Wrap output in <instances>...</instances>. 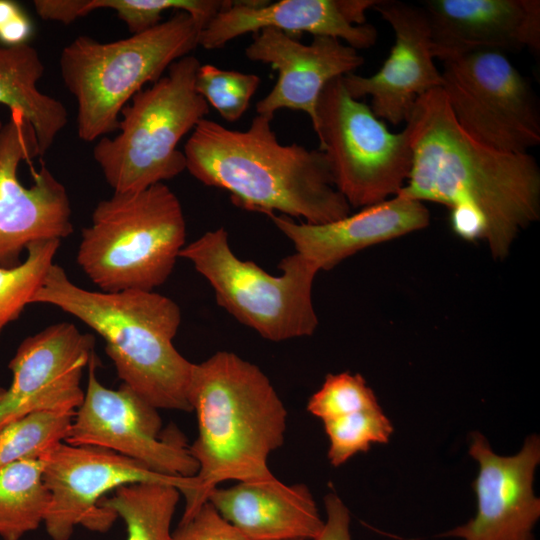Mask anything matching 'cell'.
I'll list each match as a JSON object with an SVG mask.
<instances>
[{
  "instance_id": "6da1fadb",
  "label": "cell",
  "mask_w": 540,
  "mask_h": 540,
  "mask_svg": "<svg viewBox=\"0 0 540 540\" xmlns=\"http://www.w3.org/2000/svg\"><path fill=\"white\" fill-rule=\"evenodd\" d=\"M412 149L398 195L452 208L468 205L485 217V242L503 260L522 229L540 217V169L528 154L492 149L469 136L441 88L420 96L405 121Z\"/></svg>"
},
{
  "instance_id": "7a4b0ae2",
  "label": "cell",
  "mask_w": 540,
  "mask_h": 540,
  "mask_svg": "<svg viewBox=\"0 0 540 540\" xmlns=\"http://www.w3.org/2000/svg\"><path fill=\"white\" fill-rule=\"evenodd\" d=\"M273 118L256 115L246 130L202 119L184 145L186 170L204 185L227 191L234 205L269 217L318 225L348 216L319 149L281 144Z\"/></svg>"
},
{
  "instance_id": "3957f363",
  "label": "cell",
  "mask_w": 540,
  "mask_h": 540,
  "mask_svg": "<svg viewBox=\"0 0 540 540\" xmlns=\"http://www.w3.org/2000/svg\"><path fill=\"white\" fill-rule=\"evenodd\" d=\"M188 399L197 417L198 435L189 451L198 471L180 522L192 517L223 482L275 477L268 458L284 443L288 416L265 373L229 351L193 363Z\"/></svg>"
},
{
  "instance_id": "277c9868",
  "label": "cell",
  "mask_w": 540,
  "mask_h": 540,
  "mask_svg": "<svg viewBox=\"0 0 540 540\" xmlns=\"http://www.w3.org/2000/svg\"><path fill=\"white\" fill-rule=\"evenodd\" d=\"M31 303L53 305L98 333L122 383L150 405L192 411L193 363L173 344L181 310L172 299L154 291H90L53 264Z\"/></svg>"
},
{
  "instance_id": "5b68a950",
  "label": "cell",
  "mask_w": 540,
  "mask_h": 540,
  "mask_svg": "<svg viewBox=\"0 0 540 540\" xmlns=\"http://www.w3.org/2000/svg\"><path fill=\"white\" fill-rule=\"evenodd\" d=\"M204 24L184 11L125 39L78 36L60 54L65 87L77 102V134L92 142L117 130L122 109L147 83L199 46Z\"/></svg>"
},
{
  "instance_id": "8992f818",
  "label": "cell",
  "mask_w": 540,
  "mask_h": 540,
  "mask_svg": "<svg viewBox=\"0 0 540 540\" xmlns=\"http://www.w3.org/2000/svg\"><path fill=\"white\" fill-rule=\"evenodd\" d=\"M185 239L181 203L158 183L100 201L82 229L76 260L103 292L153 291L171 275Z\"/></svg>"
},
{
  "instance_id": "52a82bcc",
  "label": "cell",
  "mask_w": 540,
  "mask_h": 540,
  "mask_svg": "<svg viewBox=\"0 0 540 540\" xmlns=\"http://www.w3.org/2000/svg\"><path fill=\"white\" fill-rule=\"evenodd\" d=\"M200 65L193 55L172 63L122 109L117 135L95 144L93 158L114 192L141 191L186 170L178 144L209 113L195 88Z\"/></svg>"
},
{
  "instance_id": "ba28073f",
  "label": "cell",
  "mask_w": 540,
  "mask_h": 540,
  "mask_svg": "<svg viewBox=\"0 0 540 540\" xmlns=\"http://www.w3.org/2000/svg\"><path fill=\"white\" fill-rule=\"evenodd\" d=\"M179 257L209 282L219 306L261 337L280 342L315 332L312 289L318 271L298 253L281 260L280 275H271L238 258L220 227L185 245Z\"/></svg>"
},
{
  "instance_id": "9c48e42d",
  "label": "cell",
  "mask_w": 540,
  "mask_h": 540,
  "mask_svg": "<svg viewBox=\"0 0 540 540\" xmlns=\"http://www.w3.org/2000/svg\"><path fill=\"white\" fill-rule=\"evenodd\" d=\"M316 111L318 149L350 207L364 208L397 195L412 165L407 130L389 131L371 107L349 95L342 76L324 87Z\"/></svg>"
},
{
  "instance_id": "30bf717a",
  "label": "cell",
  "mask_w": 540,
  "mask_h": 540,
  "mask_svg": "<svg viewBox=\"0 0 540 540\" xmlns=\"http://www.w3.org/2000/svg\"><path fill=\"white\" fill-rule=\"evenodd\" d=\"M442 62L441 89L469 136L507 153H528L539 145L535 93L504 53L474 51Z\"/></svg>"
},
{
  "instance_id": "8fae6325",
  "label": "cell",
  "mask_w": 540,
  "mask_h": 540,
  "mask_svg": "<svg viewBox=\"0 0 540 540\" xmlns=\"http://www.w3.org/2000/svg\"><path fill=\"white\" fill-rule=\"evenodd\" d=\"M50 504L43 524L51 540H69L78 525L102 530L114 515L99 507L108 492L131 483H163L188 498L195 477H174L152 471L117 452L90 445L60 442L41 458Z\"/></svg>"
},
{
  "instance_id": "7c38bea8",
  "label": "cell",
  "mask_w": 540,
  "mask_h": 540,
  "mask_svg": "<svg viewBox=\"0 0 540 540\" xmlns=\"http://www.w3.org/2000/svg\"><path fill=\"white\" fill-rule=\"evenodd\" d=\"M64 442L108 449L163 475L187 478L198 471L180 431L171 426L162 432L158 409L123 383L113 390L98 380L95 353L88 364L83 402Z\"/></svg>"
},
{
  "instance_id": "4fadbf2b",
  "label": "cell",
  "mask_w": 540,
  "mask_h": 540,
  "mask_svg": "<svg viewBox=\"0 0 540 540\" xmlns=\"http://www.w3.org/2000/svg\"><path fill=\"white\" fill-rule=\"evenodd\" d=\"M40 156L35 132L16 111L0 129V266L17 265L29 244L68 237L73 232L72 210L65 186L42 165L33 184L17 176L22 161Z\"/></svg>"
},
{
  "instance_id": "5bb4252c",
  "label": "cell",
  "mask_w": 540,
  "mask_h": 540,
  "mask_svg": "<svg viewBox=\"0 0 540 540\" xmlns=\"http://www.w3.org/2000/svg\"><path fill=\"white\" fill-rule=\"evenodd\" d=\"M95 338L60 322L27 337L9 363L12 381L0 388V426L29 413L75 412L83 402V370Z\"/></svg>"
},
{
  "instance_id": "9a60e30c",
  "label": "cell",
  "mask_w": 540,
  "mask_h": 540,
  "mask_svg": "<svg viewBox=\"0 0 540 540\" xmlns=\"http://www.w3.org/2000/svg\"><path fill=\"white\" fill-rule=\"evenodd\" d=\"M373 9L394 31L395 43L378 72L371 76L349 73L342 81L352 98L370 96L373 113L398 125L407 120L420 96L441 88V71L431 53L429 25L421 6L378 0Z\"/></svg>"
},
{
  "instance_id": "2e32d148",
  "label": "cell",
  "mask_w": 540,
  "mask_h": 540,
  "mask_svg": "<svg viewBox=\"0 0 540 540\" xmlns=\"http://www.w3.org/2000/svg\"><path fill=\"white\" fill-rule=\"evenodd\" d=\"M469 452L479 464L473 483L477 514L445 536L463 540H534L532 530L540 516V500L532 488L540 461L539 438L530 436L518 454L502 457L492 451L483 435L474 432Z\"/></svg>"
},
{
  "instance_id": "e0dca14e",
  "label": "cell",
  "mask_w": 540,
  "mask_h": 540,
  "mask_svg": "<svg viewBox=\"0 0 540 540\" xmlns=\"http://www.w3.org/2000/svg\"><path fill=\"white\" fill-rule=\"evenodd\" d=\"M378 0L232 1L201 30L199 46L212 50L249 32L277 29L290 36L307 32L337 38L356 50L375 45L377 29L366 11Z\"/></svg>"
},
{
  "instance_id": "ac0fdd59",
  "label": "cell",
  "mask_w": 540,
  "mask_h": 540,
  "mask_svg": "<svg viewBox=\"0 0 540 540\" xmlns=\"http://www.w3.org/2000/svg\"><path fill=\"white\" fill-rule=\"evenodd\" d=\"M245 56L278 71L269 93L256 104L258 115L273 118L282 109L305 112L317 127V103L333 79L353 73L364 63L358 50L329 36H313L304 44L277 29H263L245 49Z\"/></svg>"
},
{
  "instance_id": "d6986e66",
  "label": "cell",
  "mask_w": 540,
  "mask_h": 540,
  "mask_svg": "<svg viewBox=\"0 0 540 540\" xmlns=\"http://www.w3.org/2000/svg\"><path fill=\"white\" fill-rule=\"evenodd\" d=\"M421 7L434 59L540 49L539 0H427Z\"/></svg>"
},
{
  "instance_id": "ffe728a7",
  "label": "cell",
  "mask_w": 540,
  "mask_h": 540,
  "mask_svg": "<svg viewBox=\"0 0 540 540\" xmlns=\"http://www.w3.org/2000/svg\"><path fill=\"white\" fill-rule=\"evenodd\" d=\"M271 220L295 252L319 272L365 248L426 228L430 213L423 202L397 194L326 224L296 222L284 215H273Z\"/></svg>"
},
{
  "instance_id": "44dd1931",
  "label": "cell",
  "mask_w": 540,
  "mask_h": 540,
  "mask_svg": "<svg viewBox=\"0 0 540 540\" xmlns=\"http://www.w3.org/2000/svg\"><path fill=\"white\" fill-rule=\"evenodd\" d=\"M207 501L249 540H314L324 525L308 487L276 477L218 486Z\"/></svg>"
},
{
  "instance_id": "7402d4cb",
  "label": "cell",
  "mask_w": 540,
  "mask_h": 540,
  "mask_svg": "<svg viewBox=\"0 0 540 540\" xmlns=\"http://www.w3.org/2000/svg\"><path fill=\"white\" fill-rule=\"evenodd\" d=\"M44 65L28 43L0 46V104L19 112L32 126L43 156L68 122L64 104L38 88Z\"/></svg>"
},
{
  "instance_id": "603a6c76",
  "label": "cell",
  "mask_w": 540,
  "mask_h": 540,
  "mask_svg": "<svg viewBox=\"0 0 540 540\" xmlns=\"http://www.w3.org/2000/svg\"><path fill=\"white\" fill-rule=\"evenodd\" d=\"M229 0H36L34 8L43 20L70 24L97 9H111L131 34L146 31L162 21L166 11H184L206 25L230 6Z\"/></svg>"
},
{
  "instance_id": "cb8c5ba5",
  "label": "cell",
  "mask_w": 540,
  "mask_h": 540,
  "mask_svg": "<svg viewBox=\"0 0 540 540\" xmlns=\"http://www.w3.org/2000/svg\"><path fill=\"white\" fill-rule=\"evenodd\" d=\"M180 490L163 483H131L104 497L99 507L122 518L126 540H172L171 522Z\"/></svg>"
},
{
  "instance_id": "d4e9b609",
  "label": "cell",
  "mask_w": 540,
  "mask_h": 540,
  "mask_svg": "<svg viewBox=\"0 0 540 540\" xmlns=\"http://www.w3.org/2000/svg\"><path fill=\"white\" fill-rule=\"evenodd\" d=\"M50 494L41 459L12 463L0 470V539L20 540L43 524Z\"/></svg>"
},
{
  "instance_id": "484cf974",
  "label": "cell",
  "mask_w": 540,
  "mask_h": 540,
  "mask_svg": "<svg viewBox=\"0 0 540 540\" xmlns=\"http://www.w3.org/2000/svg\"><path fill=\"white\" fill-rule=\"evenodd\" d=\"M75 412L29 413L0 426V470L27 459H40L66 440Z\"/></svg>"
},
{
  "instance_id": "4316f807",
  "label": "cell",
  "mask_w": 540,
  "mask_h": 540,
  "mask_svg": "<svg viewBox=\"0 0 540 540\" xmlns=\"http://www.w3.org/2000/svg\"><path fill=\"white\" fill-rule=\"evenodd\" d=\"M59 239L32 242L26 248V259L15 266H0V334L15 320L40 289L54 264L60 246Z\"/></svg>"
},
{
  "instance_id": "83f0119b",
  "label": "cell",
  "mask_w": 540,
  "mask_h": 540,
  "mask_svg": "<svg viewBox=\"0 0 540 540\" xmlns=\"http://www.w3.org/2000/svg\"><path fill=\"white\" fill-rule=\"evenodd\" d=\"M329 438L328 459L340 466L373 443H386L393 427L381 408L359 411L323 422Z\"/></svg>"
},
{
  "instance_id": "f1b7e54d",
  "label": "cell",
  "mask_w": 540,
  "mask_h": 540,
  "mask_svg": "<svg viewBox=\"0 0 540 540\" xmlns=\"http://www.w3.org/2000/svg\"><path fill=\"white\" fill-rule=\"evenodd\" d=\"M260 82L256 74L204 64L197 71L195 88L223 119L234 122L247 111Z\"/></svg>"
},
{
  "instance_id": "f546056e",
  "label": "cell",
  "mask_w": 540,
  "mask_h": 540,
  "mask_svg": "<svg viewBox=\"0 0 540 540\" xmlns=\"http://www.w3.org/2000/svg\"><path fill=\"white\" fill-rule=\"evenodd\" d=\"M377 398L360 374H328L308 400L307 410L322 422L351 413L379 408Z\"/></svg>"
},
{
  "instance_id": "4dcf8cb0",
  "label": "cell",
  "mask_w": 540,
  "mask_h": 540,
  "mask_svg": "<svg viewBox=\"0 0 540 540\" xmlns=\"http://www.w3.org/2000/svg\"><path fill=\"white\" fill-rule=\"evenodd\" d=\"M172 540H249L206 501L188 520L180 522Z\"/></svg>"
},
{
  "instance_id": "1f68e13d",
  "label": "cell",
  "mask_w": 540,
  "mask_h": 540,
  "mask_svg": "<svg viewBox=\"0 0 540 540\" xmlns=\"http://www.w3.org/2000/svg\"><path fill=\"white\" fill-rule=\"evenodd\" d=\"M326 520L319 535L314 540H351L350 513L335 493L324 498Z\"/></svg>"
},
{
  "instance_id": "d6a6232c",
  "label": "cell",
  "mask_w": 540,
  "mask_h": 540,
  "mask_svg": "<svg viewBox=\"0 0 540 540\" xmlns=\"http://www.w3.org/2000/svg\"><path fill=\"white\" fill-rule=\"evenodd\" d=\"M450 210V225L453 232L466 241L485 240L487 223L484 215L468 205H456Z\"/></svg>"
},
{
  "instance_id": "836d02e7",
  "label": "cell",
  "mask_w": 540,
  "mask_h": 540,
  "mask_svg": "<svg viewBox=\"0 0 540 540\" xmlns=\"http://www.w3.org/2000/svg\"><path fill=\"white\" fill-rule=\"evenodd\" d=\"M23 10L14 1L0 0V30L15 19Z\"/></svg>"
},
{
  "instance_id": "e575fe53",
  "label": "cell",
  "mask_w": 540,
  "mask_h": 540,
  "mask_svg": "<svg viewBox=\"0 0 540 540\" xmlns=\"http://www.w3.org/2000/svg\"><path fill=\"white\" fill-rule=\"evenodd\" d=\"M2 125H3V124H2V122H1V120H0V129H1Z\"/></svg>"
}]
</instances>
